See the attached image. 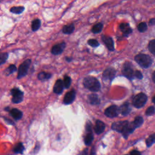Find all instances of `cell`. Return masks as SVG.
<instances>
[{
    "label": "cell",
    "mask_w": 155,
    "mask_h": 155,
    "mask_svg": "<svg viewBox=\"0 0 155 155\" xmlns=\"http://www.w3.org/2000/svg\"><path fill=\"white\" fill-rule=\"evenodd\" d=\"M83 84L84 87L89 90L96 92L101 89V84L99 81L93 76H87L84 79Z\"/></svg>",
    "instance_id": "obj_1"
},
{
    "label": "cell",
    "mask_w": 155,
    "mask_h": 155,
    "mask_svg": "<svg viewBox=\"0 0 155 155\" xmlns=\"http://www.w3.org/2000/svg\"><path fill=\"white\" fill-rule=\"evenodd\" d=\"M135 61L142 68L148 69L152 64L153 61L151 58L148 55L138 54L134 57Z\"/></svg>",
    "instance_id": "obj_2"
},
{
    "label": "cell",
    "mask_w": 155,
    "mask_h": 155,
    "mask_svg": "<svg viewBox=\"0 0 155 155\" xmlns=\"http://www.w3.org/2000/svg\"><path fill=\"white\" fill-rule=\"evenodd\" d=\"M147 101V96L145 94L140 93L136 95L133 99V105L137 108H142Z\"/></svg>",
    "instance_id": "obj_3"
},
{
    "label": "cell",
    "mask_w": 155,
    "mask_h": 155,
    "mask_svg": "<svg viewBox=\"0 0 155 155\" xmlns=\"http://www.w3.org/2000/svg\"><path fill=\"white\" fill-rule=\"evenodd\" d=\"M129 125V122L127 121H118L116 122H114L111 125V128L118 132H119L123 134L128 128Z\"/></svg>",
    "instance_id": "obj_4"
},
{
    "label": "cell",
    "mask_w": 155,
    "mask_h": 155,
    "mask_svg": "<svg viewBox=\"0 0 155 155\" xmlns=\"http://www.w3.org/2000/svg\"><path fill=\"white\" fill-rule=\"evenodd\" d=\"M31 63L32 61L31 60H27L20 65L18 69V79H21L27 75Z\"/></svg>",
    "instance_id": "obj_5"
},
{
    "label": "cell",
    "mask_w": 155,
    "mask_h": 155,
    "mask_svg": "<svg viewBox=\"0 0 155 155\" xmlns=\"http://www.w3.org/2000/svg\"><path fill=\"white\" fill-rule=\"evenodd\" d=\"M11 94L12 95V101L15 104H18L23 101L24 93L18 89H13L11 90Z\"/></svg>",
    "instance_id": "obj_6"
},
{
    "label": "cell",
    "mask_w": 155,
    "mask_h": 155,
    "mask_svg": "<svg viewBox=\"0 0 155 155\" xmlns=\"http://www.w3.org/2000/svg\"><path fill=\"white\" fill-rule=\"evenodd\" d=\"M122 73L125 77H127L128 79L130 80L133 79L134 78V71L132 68L131 63L128 62L125 63L122 70Z\"/></svg>",
    "instance_id": "obj_7"
},
{
    "label": "cell",
    "mask_w": 155,
    "mask_h": 155,
    "mask_svg": "<svg viewBox=\"0 0 155 155\" xmlns=\"http://www.w3.org/2000/svg\"><path fill=\"white\" fill-rule=\"evenodd\" d=\"M105 115L108 118H115L118 116L119 111V108L116 105H111L105 110Z\"/></svg>",
    "instance_id": "obj_8"
},
{
    "label": "cell",
    "mask_w": 155,
    "mask_h": 155,
    "mask_svg": "<svg viewBox=\"0 0 155 155\" xmlns=\"http://www.w3.org/2000/svg\"><path fill=\"white\" fill-rule=\"evenodd\" d=\"M116 75V70L112 68V67H109L107 68L103 73V79L104 80H109L111 81L115 77Z\"/></svg>",
    "instance_id": "obj_9"
},
{
    "label": "cell",
    "mask_w": 155,
    "mask_h": 155,
    "mask_svg": "<svg viewBox=\"0 0 155 155\" xmlns=\"http://www.w3.org/2000/svg\"><path fill=\"white\" fill-rule=\"evenodd\" d=\"M66 47V43L64 42L56 44L53 46L52 49V53L54 55H58L61 54Z\"/></svg>",
    "instance_id": "obj_10"
},
{
    "label": "cell",
    "mask_w": 155,
    "mask_h": 155,
    "mask_svg": "<svg viewBox=\"0 0 155 155\" xmlns=\"http://www.w3.org/2000/svg\"><path fill=\"white\" fill-rule=\"evenodd\" d=\"M75 96H76V92L73 90L67 93L63 100L64 104L66 105H69L72 104L74 101L75 99Z\"/></svg>",
    "instance_id": "obj_11"
},
{
    "label": "cell",
    "mask_w": 155,
    "mask_h": 155,
    "mask_svg": "<svg viewBox=\"0 0 155 155\" xmlns=\"http://www.w3.org/2000/svg\"><path fill=\"white\" fill-rule=\"evenodd\" d=\"M101 40L104 42V43L105 44L106 47L110 51H113L115 50V47H114V42L113 39L107 36L103 35L101 37Z\"/></svg>",
    "instance_id": "obj_12"
},
{
    "label": "cell",
    "mask_w": 155,
    "mask_h": 155,
    "mask_svg": "<svg viewBox=\"0 0 155 155\" xmlns=\"http://www.w3.org/2000/svg\"><path fill=\"white\" fill-rule=\"evenodd\" d=\"M131 107L130 106V104L128 102H125L119 108V111L123 116L128 115L131 111Z\"/></svg>",
    "instance_id": "obj_13"
},
{
    "label": "cell",
    "mask_w": 155,
    "mask_h": 155,
    "mask_svg": "<svg viewBox=\"0 0 155 155\" xmlns=\"http://www.w3.org/2000/svg\"><path fill=\"white\" fill-rule=\"evenodd\" d=\"M64 89L63 82L61 79H58L53 87V92L56 94H61L62 93Z\"/></svg>",
    "instance_id": "obj_14"
},
{
    "label": "cell",
    "mask_w": 155,
    "mask_h": 155,
    "mask_svg": "<svg viewBox=\"0 0 155 155\" xmlns=\"http://www.w3.org/2000/svg\"><path fill=\"white\" fill-rule=\"evenodd\" d=\"M105 124L102 121L100 120H97L96 121L95 131L97 134H100L102 133H103L105 130Z\"/></svg>",
    "instance_id": "obj_15"
},
{
    "label": "cell",
    "mask_w": 155,
    "mask_h": 155,
    "mask_svg": "<svg viewBox=\"0 0 155 155\" xmlns=\"http://www.w3.org/2000/svg\"><path fill=\"white\" fill-rule=\"evenodd\" d=\"M120 29L122 31L123 35L125 37L129 35L132 32V29L128 23H122L120 25Z\"/></svg>",
    "instance_id": "obj_16"
},
{
    "label": "cell",
    "mask_w": 155,
    "mask_h": 155,
    "mask_svg": "<svg viewBox=\"0 0 155 155\" xmlns=\"http://www.w3.org/2000/svg\"><path fill=\"white\" fill-rule=\"evenodd\" d=\"M11 115L16 120L20 119L23 116V113L21 111L17 108H13L10 111Z\"/></svg>",
    "instance_id": "obj_17"
},
{
    "label": "cell",
    "mask_w": 155,
    "mask_h": 155,
    "mask_svg": "<svg viewBox=\"0 0 155 155\" xmlns=\"http://www.w3.org/2000/svg\"><path fill=\"white\" fill-rule=\"evenodd\" d=\"M89 101L92 105H98L100 103V99L96 94H91L89 96Z\"/></svg>",
    "instance_id": "obj_18"
},
{
    "label": "cell",
    "mask_w": 155,
    "mask_h": 155,
    "mask_svg": "<svg viewBox=\"0 0 155 155\" xmlns=\"http://www.w3.org/2000/svg\"><path fill=\"white\" fill-rule=\"evenodd\" d=\"M74 31H75V26H74L73 24L65 26L64 27H63V30H62L64 34H67V35L72 34L74 32Z\"/></svg>",
    "instance_id": "obj_19"
},
{
    "label": "cell",
    "mask_w": 155,
    "mask_h": 155,
    "mask_svg": "<svg viewBox=\"0 0 155 155\" xmlns=\"http://www.w3.org/2000/svg\"><path fill=\"white\" fill-rule=\"evenodd\" d=\"M93 139H94V137H93V133L92 132L89 133L86 136V137H84V143H85V144L87 146L90 145L92 144V142H93Z\"/></svg>",
    "instance_id": "obj_20"
},
{
    "label": "cell",
    "mask_w": 155,
    "mask_h": 155,
    "mask_svg": "<svg viewBox=\"0 0 155 155\" xmlns=\"http://www.w3.org/2000/svg\"><path fill=\"white\" fill-rule=\"evenodd\" d=\"M143 122H144L143 118L141 116H137L134 119V121L132 123L134 127H135V128H136L140 127L142 125Z\"/></svg>",
    "instance_id": "obj_21"
},
{
    "label": "cell",
    "mask_w": 155,
    "mask_h": 155,
    "mask_svg": "<svg viewBox=\"0 0 155 155\" xmlns=\"http://www.w3.org/2000/svg\"><path fill=\"white\" fill-rule=\"evenodd\" d=\"M52 75L50 73H46L44 72H42L40 73L38 75V78L40 81H45L47 79H49L51 78Z\"/></svg>",
    "instance_id": "obj_22"
},
{
    "label": "cell",
    "mask_w": 155,
    "mask_h": 155,
    "mask_svg": "<svg viewBox=\"0 0 155 155\" xmlns=\"http://www.w3.org/2000/svg\"><path fill=\"white\" fill-rule=\"evenodd\" d=\"M41 27V21L39 19L35 20L33 21L32 24V29L34 32L37 31Z\"/></svg>",
    "instance_id": "obj_23"
},
{
    "label": "cell",
    "mask_w": 155,
    "mask_h": 155,
    "mask_svg": "<svg viewBox=\"0 0 155 155\" xmlns=\"http://www.w3.org/2000/svg\"><path fill=\"white\" fill-rule=\"evenodd\" d=\"M103 28V24L102 23H98L97 24L95 25L92 29V32L93 34H99L101 32Z\"/></svg>",
    "instance_id": "obj_24"
},
{
    "label": "cell",
    "mask_w": 155,
    "mask_h": 155,
    "mask_svg": "<svg viewBox=\"0 0 155 155\" xmlns=\"http://www.w3.org/2000/svg\"><path fill=\"white\" fill-rule=\"evenodd\" d=\"M24 11V8L23 6H19V7H14L12 8L10 10V11L15 14H20Z\"/></svg>",
    "instance_id": "obj_25"
},
{
    "label": "cell",
    "mask_w": 155,
    "mask_h": 155,
    "mask_svg": "<svg viewBox=\"0 0 155 155\" xmlns=\"http://www.w3.org/2000/svg\"><path fill=\"white\" fill-rule=\"evenodd\" d=\"M24 150V146H23V145L22 143H18V144H17L15 146V147H14V151L16 153H21V154L23 153Z\"/></svg>",
    "instance_id": "obj_26"
},
{
    "label": "cell",
    "mask_w": 155,
    "mask_h": 155,
    "mask_svg": "<svg viewBox=\"0 0 155 155\" xmlns=\"http://www.w3.org/2000/svg\"><path fill=\"white\" fill-rule=\"evenodd\" d=\"M155 141V136L154 134H153L151 135H150L146 140V145L148 147H151Z\"/></svg>",
    "instance_id": "obj_27"
},
{
    "label": "cell",
    "mask_w": 155,
    "mask_h": 155,
    "mask_svg": "<svg viewBox=\"0 0 155 155\" xmlns=\"http://www.w3.org/2000/svg\"><path fill=\"white\" fill-rule=\"evenodd\" d=\"M148 49L149 51L153 55H155V40H153L150 41L148 46Z\"/></svg>",
    "instance_id": "obj_28"
},
{
    "label": "cell",
    "mask_w": 155,
    "mask_h": 155,
    "mask_svg": "<svg viewBox=\"0 0 155 155\" xmlns=\"http://www.w3.org/2000/svg\"><path fill=\"white\" fill-rule=\"evenodd\" d=\"M17 71V67L15 65H11L5 71L6 75L7 76H9L10 74H12Z\"/></svg>",
    "instance_id": "obj_29"
},
{
    "label": "cell",
    "mask_w": 155,
    "mask_h": 155,
    "mask_svg": "<svg viewBox=\"0 0 155 155\" xmlns=\"http://www.w3.org/2000/svg\"><path fill=\"white\" fill-rule=\"evenodd\" d=\"M63 85H64V87L66 88V89H69L71 85V83H72V79L70 78V77L69 76H66L64 79V81H63Z\"/></svg>",
    "instance_id": "obj_30"
},
{
    "label": "cell",
    "mask_w": 155,
    "mask_h": 155,
    "mask_svg": "<svg viewBox=\"0 0 155 155\" xmlns=\"http://www.w3.org/2000/svg\"><path fill=\"white\" fill-rule=\"evenodd\" d=\"M8 58V53H0V65H2L6 63V60Z\"/></svg>",
    "instance_id": "obj_31"
},
{
    "label": "cell",
    "mask_w": 155,
    "mask_h": 155,
    "mask_svg": "<svg viewBox=\"0 0 155 155\" xmlns=\"http://www.w3.org/2000/svg\"><path fill=\"white\" fill-rule=\"evenodd\" d=\"M137 29L140 32H144L147 30V25L145 23H141L137 26Z\"/></svg>",
    "instance_id": "obj_32"
},
{
    "label": "cell",
    "mask_w": 155,
    "mask_h": 155,
    "mask_svg": "<svg viewBox=\"0 0 155 155\" xmlns=\"http://www.w3.org/2000/svg\"><path fill=\"white\" fill-rule=\"evenodd\" d=\"M87 43H88L89 45H90V46H92L93 47H96L99 45L98 41L96 40H95V39L89 40Z\"/></svg>",
    "instance_id": "obj_33"
},
{
    "label": "cell",
    "mask_w": 155,
    "mask_h": 155,
    "mask_svg": "<svg viewBox=\"0 0 155 155\" xmlns=\"http://www.w3.org/2000/svg\"><path fill=\"white\" fill-rule=\"evenodd\" d=\"M155 111V108L154 106H150L149 107L147 110H146V115L147 116H151L154 114Z\"/></svg>",
    "instance_id": "obj_34"
},
{
    "label": "cell",
    "mask_w": 155,
    "mask_h": 155,
    "mask_svg": "<svg viewBox=\"0 0 155 155\" xmlns=\"http://www.w3.org/2000/svg\"><path fill=\"white\" fill-rule=\"evenodd\" d=\"M134 77H136V78H137V79H142V78H143V76H142V73H141L140 71H139V70H136V71L134 72Z\"/></svg>",
    "instance_id": "obj_35"
},
{
    "label": "cell",
    "mask_w": 155,
    "mask_h": 155,
    "mask_svg": "<svg viewBox=\"0 0 155 155\" xmlns=\"http://www.w3.org/2000/svg\"><path fill=\"white\" fill-rule=\"evenodd\" d=\"M86 129V131H88L89 133L92 132V124H91V123L89 121L87 122Z\"/></svg>",
    "instance_id": "obj_36"
},
{
    "label": "cell",
    "mask_w": 155,
    "mask_h": 155,
    "mask_svg": "<svg viewBox=\"0 0 155 155\" xmlns=\"http://www.w3.org/2000/svg\"><path fill=\"white\" fill-rule=\"evenodd\" d=\"M130 155H141V153L137 150H133L130 153Z\"/></svg>",
    "instance_id": "obj_37"
},
{
    "label": "cell",
    "mask_w": 155,
    "mask_h": 155,
    "mask_svg": "<svg viewBox=\"0 0 155 155\" xmlns=\"http://www.w3.org/2000/svg\"><path fill=\"white\" fill-rule=\"evenodd\" d=\"M79 155H88V149H84V150L82 151Z\"/></svg>",
    "instance_id": "obj_38"
},
{
    "label": "cell",
    "mask_w": 155,
    "mask_h": 155,
    "mask_svg": "<svg viewBox=\"0 0 155 155\" xmlns=\"http://www.w3.org/2000/svg\"><path fill=\"white\" fill-rule=\"evenodd\" d=\"M155 24V19L154 18H152L150 20V22H149V24L151 25V26H154Z\"/></svg>",
    "instance_id": "obj_39"
},
{
    "label": "cell",
    "mask_w": 155,
    "mask_h": 155,
    "mask_svg": "<svg viewBox=\"0 0 155 155\" xmlns=\"http://www.w3.org/2000/svg\"><path fill=\"white\" fill-rule=\"evenodd\" d=\"M91 155H96V152H95V150H94V148L92 150V154Z\"/></svg>",
    "instance_id": "obj_40"
},
{
    "label": "cell",
    "mask_w": 155,
    "mask_h": 155,
    "mask_svg": "<svg viewBox=\"0 0 155 155\" xmlns=\"http://www.w3.org/2000/svg\"><path fill=\"white\" fill-rule=\"evenodd\" d=\"M152 77H153V82H155V79H154V78H155V72H154L153 73Z\"/></svg>",
    "instance_id": "obj_41"
},
{
    "label": "cell",
    "mask_w": 155,
    "mask_h": 155,
    "mask_svg": "<svg viewBox=\"0 0 155 155\" xmlns=\"http://www.w3.org/2000/svg\"><path fill=\"white\" fill-rule=\"evenodd\" d=\"M66 61H69V62H70V61H71L72 60V58H66Z\"/></svg>",
    "instance_id": "obj_42"
},
{
    "label": "cell",
    "mask_w": 155,
    "mask_h": 155,
    "mask_svg": "<svg viewBox=\"0 0 155 155\" xmlns=\"http://www.w3.org/2000/svg\"><path fill=\"white\" fill-rule=\"evenodd\" d=\"M153 103L155 102H154V96H153Z\"/></svg>",
    "instance_id": "obj_43"
}]
</instances>
